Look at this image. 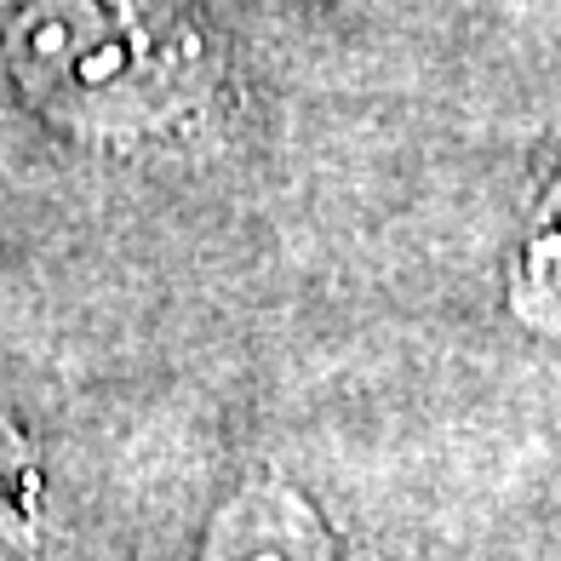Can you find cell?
<instances>
[{
    "label": "cell",
    "mask_w": 561,
    "mask_h": 561,
    "mask_svg": "<svg viewBox=\"0 0 561 561\" xmlns=\"http://www.w3.org/2000/svg\"><path fill=\"white\" fill-rule=\"evenodd\" d=\"M12 58L35 98L110 133L156 121L195 81V41L133 0H35Z\"/></svg>",
    "instance_id": "1"
},
{
    "label": "cell",
    "mask_w": 561,
    "mask_h": 561,
    "mask_svg": "<svg viewBox=\"0 0 561 561\" xmlns=\"http://www.w3.org/2000/svg\"><path fill=\"white\" fill-rule=\"evenodd\" d=\"M18 476H23V447L0 424V527H12V516H18Z\"/></svg>",
    "instance_id": "2"
}]
</instances>
